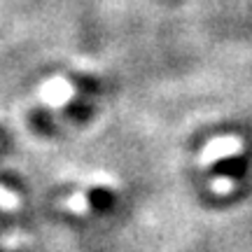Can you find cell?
<instances>
[{
  "instance_id": "4",
  "label": "cell",
  "mask_w": 252,
  "mask_h": 252,
  "mask_svg": "<svg viewBox=\"0 0 252 252\" xmlns=\"http://www.w3.org/2000/svg\"><path fill=\"white\" fill-rule=\"evenodd\" d=\"M68 206H70L72 210H87V208H89V201H87L84 194H75V196L68 201Z\"/></svg>"
},
{
  "instance_id": "1",
  "label": "cell",
  "mask_w": 252,
  "mask_h": 252,
  "mask_svg": "<svg viewBox=\"0 0 252 252\" xmlns=\"http://www.w3.org/2000/svg\"><path fill=\"white\" fill-rule=\"evenodd\" d=\"M248 168V161L245 157H226V159H220V161L213 166V173L217 178H229V180H238L241 175Z\"/></svg>"
},
{
  "instance_id": "3",
  "label": "cell",
  "mask_w": 252,
  "mask_h": 252,
  "mask_svg": "<svg viewBox=\"0 0 252 252\" xmlns=\"http://www.w3.org/2000/svg\"><path fill=\"white\" fill-rule=\"evenodd\" d=\"M0 208H7V210H14V208H19V196H14L9 189L0 187Z\"/></svg>"
},
{
  "instance_id": "2",
  "label": "cell",
  "mask_w": 252,
  "mask_h": 252,
  "mask_svg": "<svg viewBox=\"0 0 252 252\" xmlns=\"http://www.w3.org/2000/svg\"><path fill=\"white\" fill-rule=\"evenodd\" d=\"M84 196H87V201H89V206L98 208V210H105V208L112 203V194L105 191V189H94V191L84 194Z\"/></svg>"
}]
</instances>
